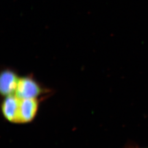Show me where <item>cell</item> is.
Masks as SVG:
<instances>
[{
	"instance_id": "cell-2",
	"label": "cell",
	"mask_w": 148,
	"mask_h": 148,
	"mask_svg": "<svg viewBox=\"0 0 148 148\" xmlns=\"http://www.w3.org/2000/svg\"><path fill=\"white\" fill-rule=\"evenodd\" d=\"M38 99H20L18 123H27L34 120L39 108Z\"/></svg>"
},
{
	"instance_id": "cell-4",
	"label": "cell",
	"mask_w": 148,
	"mask_h": 148,
	"mask_svg": "<svg viewBox=\"0 0 148 148\" xmlns=\"http://www.w3.org/2000/svg\"><path fill=\"white\" fill-rule=\"evenodd\" d=\"M20 99L15 95L6 96L2 101V112L6 120L18 123V114Z\"/></svg>"
},
{
	"instance_id": "cell-5",
	"label": "cell",
	"mask_w": 148,
	"mask_h": 148,
	"mask_svg": "<svg viewBox=\"0 0 148 148\" xmlns=\"http://www.w3.org/2000/svg\"><path fill=\"white\" fill-rule=\"evenodd\" d=\"M123 148H148V147L146 148H142L137 145L136 143L130 142L127 143Z\"/></svg>"
},
{
	"instance_id": "cell-3",
	"label": "cell",
	"mask_w": 148,
	"mask_h": 148,
	"mask_svg": "<svg viewBox=\"0 0 148 148\" xmlns=\"http://www.w3.org/2000/svg\"><path fill=\"white\" fill-rule=\"evenodd\" d=\"M19 79L16 72L10 69L2 71L0 76V91L5 97L15 95Z\"/></svg>"
},
{
	"instance_id": "cell-1",
	"label": "cell",
	"mask_w": 148,
	"mask_h": 148,
	"mask_svg": "<svg viewBox=\"0 0 148 148\" xmlns=\"http://www.w3.org/2000/svg\"><path fill=\"white\" fill-rule=\"evenodd\" d=\"M42 86L31 76L19 79L15 95L19 99H38L44 93Z\"/></svg>"
}]
</instances>
